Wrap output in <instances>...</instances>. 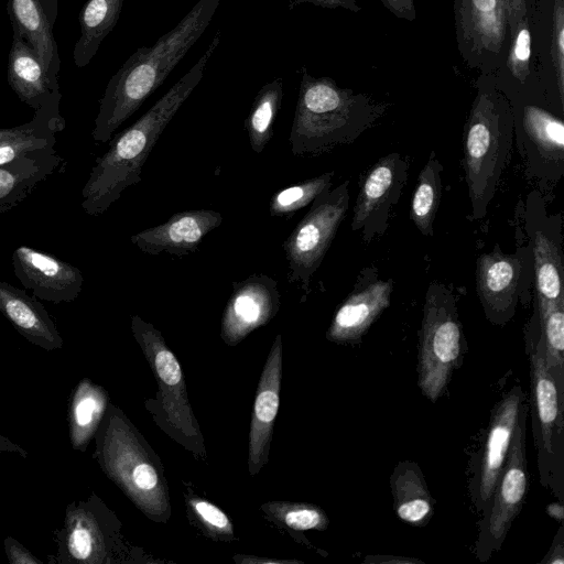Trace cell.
<instances>
[{"label": "cell", "instance_id": "cell-18", "mask_svg": "<svg viewBox=\"0 0 564 564\" xmlns=\"http://www.w3.org/2000/svg\"><path fill=\"white\" fill-rule=\"evenodd\" d=\"M393 280H383L376 267L364 268L351 292L335 311L326 338L336 344H356L390 306Z\"/></svg>", "mask_w": 564, "mask_h": 564}, {"label": "cell", "instance_id": "cell-4", "mask_svg": "<svg viewBox=\"0 0 564 564\" xmlns=\"http://www.w3.org/2000/svg\"><path fill=\"white\" fill-rule=\"evenodd\" d=\"M94 458L105 475L149 518L166 522L171 505L163 468L140 433L113 404L95 435Z\"/></svg>", "mask_w": 564, "mask_h": 564}, {"label": "cell", "instance_id": "cell-47", "mask_svg": "<svg viewBox=\"0 0 564 564\" xmlns=\"http://www.w3.org/2000/svg\"><path fill=\"white\" fill-rule=\"evenodd\" d=\"M236 561L239 563H294L296 561H289V560H270V558H259L254 556H236Z\"/></svg>", "mask_w": 564, "mask_h": 564}, {"label": "cell", "instance_id": "cell-2", "mask_svg": "<svg viewBox=\"0 0 564 564\" xmlns=\"http://www.w3.org/2000/svg\"><path fill=\"white\" fill-rule=\"evenodd\" d=\"M221 0H199L152 46L139 47L112 75L99 101L93 139L108 142L159 88L208 28Z\"/></svg>", "mask_w": 564, "mask_h": 564}, {"label": "cell", "instance_id": "cell-12", "mask_svg": "<svg viewBox=\"0 0 564 564\" xmlns=\"http://www.w3.org/2000/svg\"><path fill=\"white\" fill-rule=\"evenodd\" d=\"M532 278L530 246L506 253L496 245L490 252L481 253L476 261V291L486 318L494 325H506Z\"/></svg>", "mask_w": 564, "mask_h": 564}, {"label": "cell", "instance_id": "cell-29", "mask_svg": "<svg viewBox=\"0 0 564 564\" xmlns=\"http://www.w3.org/2000/svg\"><path fill=\"white\" fill-rule=\"evenodd\" d=\"M109 404L107 390L89 378H83L73 389L68 403V435L73 449L85 452Z\"/></svg>", "mask_w": 564, "mask_h": 564}, {"label": "cell", "instance_id": "cell-13", "mask_svg": "<svg viewBox=\"0 0 564 564\" xmlns=\"http://www.w3.org/2000/svg\"><path fill=\"white\" fill-rule=\"evenodd\" d=\"M408 171V160L393 152L360 175L350 227L365 243L387 231L391 212L406 184Z\"/></svg>", "mask_w": 564, "mask_h": 564}, {"label": "cell", "instance_id": "cell-43", "mask_svg": "<svg viewBox=\"0 0 564 564\" xmlns=\"http://www.w3.org/2000/svg\"><path fill=\"white\" fill-rule=\"evenodd\" d=\"M527 14V0H509V19L508 28L510 29L511 37L514 35L518 23L525 18Z\"/></svg>", "mask_w": 564, "mask_h": 564}, {"label": "cell", "instance_id": "cell-45", "mask_svg": "<svg viewBox=\"0 0 564 564\" xmlns=\"http://www.w3.org/2000/svg\"><path fill=\"white\" fill-rule=\"evenodd\" d=\"M0 453H14L20 455L22 458H26L29 455L25 448L2 434H0Z\"/></svg>", "mask_w": 564, "mask_h": 564}, {"label": "cell", "instance_id": "cell-5", "mask_svg": "<svg viewBox=\"0 0 564 564\" xmlns=\"http://www.w3.org/2000/svg\"><path fill=\"white\" fill-rule=\"evenodd\" d=\"M513 131V109L505 96L479 91L463 139V165L474 220L487 214L512 148Z\"/></svg>", "mask_w": 564, "mask_h": 564}, {"label": "cell", "instance_id": "cell-21", "mask_svg": "<svg viewBox=\"0 0 564 564\" xmlns=\"http://www.w3.org/2000/svg\"><path fill=\"white\" fill-rule=\"evenodd\" d=\"M223 223V215L213 209H191L173 214L165 223L130 237L141 252L177 258L197 251L199 243Z\"/></svg>", "mask_w": 564, "mask_h": 564}, {"label": "cell", "instance_id": "cell-28", "mask_svg": "<svg viewBox=\"0 0 564 564\" xmlns=\"http://www.w3.org/2000/svg\"><path fill=\"white\" fill-rule=\"evenodd\" d=\"M395 516L412 527H425L434 516L432 498L424 476L414 462H399L390 477Z\"/></svg>", "mask_w": 564, "mask_h": 564}, {"label": "cell", "instance_id": "cell-42", "mask_svg": "<svg viewBox=\"0 0 564 564\" xmlns=\"http://www.w3.org/2000/svg\"><path fill=\"white\" fill-rule=\"evenodd\" d=\"M541 564H563L564 563V524L561 523L553 543L544 556V558L540 562Z\"/></svg>", "mask_w": 564, "mask_h": 564}, {"label": "cell", "instance_id": "cell-34", "mask_svg": "<svg viewBox=\"0 0 564 564\" xmlns=\"http://www.w3.org/2000/svg\"><path fill=\"white\" fill-rule=\"evenodd\" d=\"M334 171L305 180L275 192L269 202V213L274 218L291 219L301 208L310 205L322 192L333 186Z\"/></svg>", "mask_w": 564, "mask_h": 564}, {"label": "cell", "instance_id": "cell-9", "mask_svg": "<svg viewBox=\"0 0 564 564\" xmlns=\"http://www.w3.org/2000/svg\"><path fill=\"white\" fill-rule=\"evenodd\" d=\"M529 406L522 403L506 463L495 490L482 509L475 553L480 562H487L498 552L507 533L519 514L529 487L525 459V431Z\"/></svg>", "mask_w": 564, "mask_h": 564}, {"label": "cell", "instance_id": "cell-25", "mask_svg": "<svg viewBox=\"0 0 564 564\" xmlns=\"http://www.w3.org/2000/svg\"><path fill=\"white\" fill-rule=\"evenodd\" d=\"M64 162L55 148L29 152L0 165V214L17 207Z\"/></svg>", "mask_w": 564, "mask_h": 564}, {"label": "cell", "instance_id": "cell-46", "mask_svg": "<svg viewBox=\"0 0 564 564\" xmlns=\"http://www.w3.org/2000/svg\"><path fill=\"white\" fill-rule=\"evenodd\" d=\"M545 512L552 519L563 523L564 520V508L562 501H555L546 506Z\"/></svg>", "mask_w": 564, "mask_h": 564}, {"label": "cell", "instance_id": "cell-23", "mask_svg": "<svg viewBox=\"0 0 564 564\" xmlns=\"http://www.w3.org/2000/svg\"><path fill=\"white\" fill-rule=\"evenodd\" d=\"M58 0H8L7 11L13 35L34 50L54 89L59 90L61 58L53 29Z\"/></svg>", "mask_w": 564, "mask_h": 564}, {"label": "cell", "instance_id": "cell-17", "mask_svg": "<svg viewBox=\"0 0 564 564\" xmlns=\"http://www.w3.org/2000/svg\"><path fill=\"white\" fill-rule=\"evenodd\" d=\"M514 130L528 174L542 181H560L564 173L563 120L539 106L527 105Z\"/></svg>", "mask_w": 564, "mask_h": 564}, {"label": "cell", "instance_id": "cell-37", "mask_svg": "<svg viewBox=\"0 0 564 564\" xmlns=\"http://www.w3.org/2000/svg\"><path fill=\"white\" fill-rule=\"evenodd\" d=\"M531 33L527 18L517 25L512 36V45L507 59V66L512 76L523 84L530 73Z\"/></svg>", "mask_w": 564, "mask_h": 564}, {"label": "cell", "instance_id": "cell-7", "mask_svg": "<svg viewBox=\"0 0 564 564\" xmlns=\"http://www.w3.org/2000/svg\"><path fill=\"white\" fill-rule=\"evenodd\" d=\"M419 344L417 384L422 394L435 403L464 355L456 299L443 283L431 282L426 290Z\"/></svg>", "mask_w": 564, "mask_h": 564}, {"label": "cell", "instance_id": "cell-14", "mask_svg": "<svg viewBox=\"0 0 564 564\" xmlns=\"http://www.w3.org/2000/svg\"><path fill=\"white\" fill-rule=\"evenodd\" d=\"M458 48L482 72L500 64L507 37L509 0H454Z\"/></svg>", "mask_w": 564, "mask_h": 564}, {"label": "cell", "instance_id": "cell-27", "mask_svg": "<svg viewBox=\"0 0 564 564\" xmlns=\"http://www.w3.org/2000/svg\"><path fill=\"white\" fill-rule=\"evenodd\" d=\"M59 104L56 100L43 106L29 122L0 129V165L29 152L54 148L55 134L65 128Z\"/></svg>", "mask_w": 564, "mask_h": 564}, {"label": "cell", "instance_id": "cell-24", "mask_svg": "<svg viewBox=\"0 0 564 564\" xmlns=\"http://www.w3.org/2000/svg\"><path fill=\"white\" fill-rule=\"evenodd\" d=\"M0 313L14 329L46 351L61 349L64 340L48 312L35 296L0 280Z\"/></svg>", "mask_w": 564, "mask_h": 564}, {"label": "cell", "instance_id": "cell-44", "mask_svg": "<svg viewBox=\"0 0 564 564\" xmlns=\"http://www.w3.org/2000/svg\"><path fill=\"white\" fill-rule=\"evenodd\" d=\"M364 563L372 564H389V563H422V561L411 557L394 556V555H368Z\"/></svg>", "mask_w": 564, "mask_h": 564}, {"label": "cell", "instance_id": "cell-19", "mask_svg": "<svg viewBox=\"0 0 564 564\" xmlns=\"http://www.w3.org/2000/svg\"><path fill=\"white\" fill-rule=\"evenodd\" d=\"M232 289L220 327V336L229 346L238 345L251 332L269 323L281 304L278 282L263 273L235 282Z\"/></svg>", "mask_w": 564, "mask_h": 564}, {"label": "cell", "instance_id": "cell-10", "mask_svg": "<svg viewBox=\"0 0 564 564\" xmlns=\"http://www.w3.org/2000/svg\"><path fill=\"white\" fill-rule=\"evenodd\" d=\"M119 522L95 494L66 506L63 523L54 531L56 553L51 564H106L112 562Z\"/></svg>", "mask_w": 564, "mask_h": 564}, {"label": "cell", "instance_id": "cell-40", "mask_svg": "<svg viewBox=\"0 0 564 564\" xmlns=\"http://www.w3.org/2000/svg\"><path fill=\"white\" fill-rule=\"evenodd\" d=\"M302 3H312L324 9L341 8L351 12H359L361 10L356 0H290L289 8L293 9Z\"/></svg>", "mask_w": 564, "mask_h": 564}, {"label": "cell", "instance_id": "cell-36", "mask_svg": "<svg viewBox=\"0 0 564 564\" xmlns=\"http://www.w3.org/2000/svg\"><path fill=\"white\" fill-rule=\"evenodd\" d=\"M187 506L194 518L209 535L215 539H232V523L217 506L195 496L187 499Z\"/></svg>", "mask_w": 564, "mask_h": 564}, {"label": "cell", "instance_id": "cell-26", "mask_svg": "<svg viewBox=\"0 0 564 564\" xmlns=\"http://www.w3.org/2000/svg\"><path fill=\"white\" fill-rule=\"evenodd\" d=\"M8 83L19 99L34 111L62 100L61 91L51 85L34 50L18 35H13L9 52Z\"/></svg>", "mask_w": 564, "mask_h": 564}, {"label": "cell", "instance_id": "cell-39", "mask_svg": "<svg viewBox=\"0 0 564 564\" xmlns=\"http://www.w3.org/2000/svg\"><path fill=\"white\" fill-rule=\"evenodd\" d=\"M3 545L7 558L11 564H43L41 560L12 536H7Z\"/></svg>", "mask_w": 564, "mask_h": 564}, {"label": "cell", "instance_id": "cell-35", "mask_svg": "<svg viewBox=\"0 0 564 564\" xmlns=\"http://www.w3.org/2000/svg\"><path fill=\"white\" fill-rule=\"evenodd\" d=\"M272 520L295 531H324L329 524L325 511L313 503L270 501L261 506Z\"/></svg>", "mask_w": 564, "mask_h": 564}, {"label": "cell", "instance_id": "cell-30", "mask_svg": "<svg viewBox=\"0 0 564 564\" xmlns=\"http://www.w3.org/2000/svg\"><path fill=\"white\" fill-rule=\"evenodd\" d=\"M123 0H88L79 14L80 36L74 47L77 67L86 66L117 24Z\"/></svg>", "mask_w": 564, "mask_h": 564}, {"label": "cell", "instance_id": "cell-8", "mask_svg": "<svg viewBox=\"0 0 564 564\" xmlns=\"http://www.w3.org/2000/svg\"><path fill=\"white\" fill-rule=\"evenodd\" d=\"M349 184L350 181L346 180L315 197L282 243L289 268L288 282L297 284L303 292L302 303L311 293V280L346 217L350 202Z\"/></svg>", "mask_w": 564, "mask_h": 564}, {"label": "cell", "instance_id": "cell-32", "mask_svg": "<svg viewBox=\"0 0 564 564\" xmlns=\"http://www.w3.org/2000/svg\"><path fill=\"white\" fill-rule=\"evenodd\" d=\"M283 78L275 77L257 93L245 120L251 150L260 154L273 137V124L281 109Z\"/></svg>", "mask_w": 564, "mask_h": 564}, {"label": "cell", "instance_id": "cell-11", "mask_svg": "<svg viewBox=\"0 0 564 564\" xmlns=\"http://www.w3.org/2000/svg\"><path fill=\"white\" fill-rule=\"evenodd\" d=\"M131 330L154 373L165 421L205 456L198 422L188 400L181 365L163 335L139 315L131 317Z\"/></svg>", "mask_w": 564, "mask_h": 564}, {"label": "cell", "instance_id": "cell-15", "mask_svg": "<svg viewBox=\"0 0 564 564\" xmlns=\"http://www.w3.org/2000/svg\"><path fill=\"white\" fill-rule=\"evenodd\" d=\"M525 228L533 258L535 301L564 303L562 216L547 214L538 191L528 195Z\"/></svg>", "mask_w": 564, "mask_h": 564}, {"label": "cell", "instance_id": "cell-38", "mask_svg": "<svg viewBox=\"0 0 564 564\" xmlns=\"http://www.w3.org/2000/svg\"><path fill=\"white\" fill-rule=\"evenodd\" d=\"M556 86L561 104L564 102V3L556 0L553 10L552 47Z\"/></svg>", "mask_w": 564, "mask_h": 564}, {"label": "cell", "instance_id": "cell-22", "mask_svg": "<svg viewBox=\"0 0 564 564\" xmlns=\"http://www.w3.org/2000/svg\"><path fill=\"white\" fill-rule=\"evenodd\" d=\"M282 337L276 335L267 357L256 399L249 433V474L256 476L267 464L273 425L280 404Z\"/></svg>", "mask_w": 564, "mask_h": 564}, {"label": "cell", "instance_id": "cell-33", "mask_svg": "<svg viewBox=\"0 0 564 564\" xmlns=\"http://www.w3.org/2000/svg\"><path fill=\"white\" fill-rule=\"evenodd\" d=\"M547 369L564 395V303L535 301Z\"/></svg>", "mask_w": 564, "mask_h": 564}, {"label": "cell", "instance_id": "cell-20", "mask_svg": "<svg viewBox=\"0 0 564 564\" xmlns=\"http://www.w3.org/2000/svg\"><path fill=\"white\" fill-rule=\"evenodd\" d=\"M12 265L24 289L31 290L40 300L69 303L82 292V271L44 251L20 246L13 251Z\"/></svg>", "mask_w": 564, "mask_h": 564}, {"label": "cell", "instance_id": "cell-16", "mask_svg": "<svg viewBox=\"0 0 564 564\" xmlns=\"http://www.w3.org/2000/svg\"><path fill=\"white\" fill-rule=\"evenodd\" d=\"M525 394L521 386L510 389L492 409L470 480L471 502L478 513L487 506L506 463Z\"/></svg>", "mask_w": 564, "mask_h": 564}, {"label": "cell", "instance_id": "cell-31", "mask_svg": "<svg viewBox=\"0 0 564 564\" xmlns=\"http://www.w3.org/2000/svg\"><path fill=\"white\" fill-rule=\"evenodd\" d=\"M443 165L432 151L412 194L410 218L423 236L434 235V220L442 198Z\"/></svg>", "mask_w": 564, "mask_h": 564}, {"label": "cell", "instance_id": "cell-6", "mask_svg": "<svg viewBox=\"0 0 564 564\" xmlns=\"http://www.w3.org/2000/svg\"><path fill=\"white\" fill-rule=\"evenodd\" d=\"M530 372V411L540 482L564 500V395L551 376L539 319L533 313L525 328Z\"/></svg>", "mask_w": 564, "mask_h": 564}, {"label": "cell", "instance_id": "cell-41", "mask_svg": "<svg viewBox=\"0 0 564 564\" xmlns=\"http://www.w3.org/2000/svg\"><path fill=\"white\" fill-rule=\"evenodd\" d=\"M382 4L397 18L414 21L416 11L414 0H380Z\"/></svg>", "mask_w": 564, "mask_h": 564}, {"label": "cell", "instance_id": "cell-3", "mask_svg": "<svg viewBox=\"0 0 564 564\" xmlns=\"http://www.w3.org/2000/svg\"><path fill=\"white\" fill-rule=\"evenodd\" d=\"M289 143L295 156H318L350 144L384 113L387 105L339 87L330 77H313L305 66Z\"/></svg>", "mask_w": 564, "mask_h": 564}, {"label": "cell", "instance_id": "cell-1", "mask_svg": "<svg viewBox=\"0 0 564 564\" xmlns=\"http://www.w3.org/2000/svg\"><path fill=\"white\" fill-rule=\"evenodd\" d=\"M219 41L220 31H217L194 66L134 123L112 135L107 151L96 159L82 191L80 206L87 215H102L121 197L124 189L141 181L149 154L203 78L208 59Z\"/></svg>", "mask_w": 564, "mask_h": 564}]
</instances>
